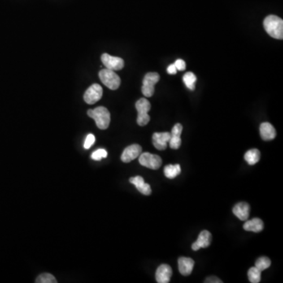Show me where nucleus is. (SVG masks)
<instances>
[{
  "label": "nucleus",
  "mask_w": 283,
  "mask_h": 283,
  "mask_svg": "<svg viewBox=\"0 0 283 283\" xmlns=\"http://www.w3.org/2000/svg\"><path fill=\"white\" fill-rule=\"evenodd\" d=\"M263 27L267 34L272 38L283 40V21L279 17L269 15L263 21Z\"/></svg>",
  "instance_id": "f257e3e1"
},
{
  "label": "nucleus",
  "mask_w": 283,
  "mask_h": 283,
  "mask_svg": "<svg viewBox=\"0 0 283 283\" xmlns=\"http://www.w3.org/2000/svg\"><path fill=\"white\" fill-rule=\"evenodd\" d=\"M88 115L94 119L96 125L99 129H106L110 125V114L106 107L98 106L94 110H89Z\"/></svg>",
  "instance_id": "f03ea898"
},
{
  "label": "nucleus",
  "mask_w": 283,
  "mask_h": 283,
  "mask_svg": "<svg viewBox=\"0 0 283 283\" xmlns=\"http://www.w3.org/2000/svg\"><path fill=\"white\" fill-rule=\"evenodd\" d=\"M99 78L105 86L110 90H117L120 85V78L113 70L104 69L99 72Z\"/></svg>",
  "instance_id": "7ed1b4c3"
},
{
  "label": "nucleus",
  "mask_w": 283,
  "mask_h": 283,
  "mask_svg": "<svg viewBox=\"0 0 283 283\" xmlns=\"http://www.w3.org/2000/svg\"><path fill=\"white\" fill-rule=\"evenodd\" d=\"M136 110L138 111L137 123L140 126H145L150 122V118L148 114L151 105L146 98H140L136 103Z\"/></svg>",
  "instance_id": "20e7f679"
},
{
  "label": "nucleus",
  "mask_w": 283,
  "mask_h": 283,
  "mask_svg": "<svg viewBox=\"0 0 283 283\" xmlns=\"http://www.w3.org/2000/svg\"><path fill=\"white\" fill-rule=\"evenodd\" d=\"M160 76L158 72H148L144 77L142 87V92L144 96L150 98L154 94L156 84L159 81Z\"/></svg>",
  "instance_id": "39448f33"
},
{
  "label": "nucleus",
  "mask_w": 283,
  "mask_h": 283,
  "mask_svg": "<svg viewBox=\"0 0 283 283\" xmlns=\"http://www.w3.org/2000/svg\"><path fill=\"white\" fill-rule=\"evenodd\" d=\"M139 162L141 165L153 170L158 169L162 165V160L161 157L156 154H150V153H143V154H140Z\"/></svg>",
  "instance_id": "423d86ee"
},
{
  "label": "nucleus",
  "mask_w": 283,
  "mask_h": 283,
  "mask_svg": "<svg viewBox=\"0 0 283 283\" xmlns=\"http://www.w3.org/2000/svg\"><path fill=\"white\" fill-rule=\"evenodd\" d=\"M103 90L99 84H92L85 92L84 95V101L88 104L93 105L102 98Z\"/></svg>",
  "instance_id": "0eeeda50"
},
{
  "label": "nucleus",
  "mask_w": 283,
  "mask_h": 283,
  "mask_svg": "<svg viewBox=\"0 0 283 283\" xmlns=\"http://www.w3.org/2000/svg\"><path fill=\"white\" fill-rule=\"evenodd\" d=\"M101 59L104 66H106L108 70L118 71L124 68V62L122 58L114 57L109 54H103Z\"/></svg>",
  "instance_id": "6e6552de"
},
{
  "label": "nucleus",
  "mask_w": 283,
  "mask_h": 283,
  "mask_svg": "<svg viewBox=\"0 0 283 283\" xmlns=\"http://www.w3.org/2000/svg\"><path fill=\"white\" fill-rule=\"evenodd\" d=\"M142 154V147L138 144H133L125 148L121 155V161L124 163H129L140 157Z\"/></svg>",
  "instance_id": "1a4fd4ad"
},
{
  "label": "nucleus",
  "mask_w": 283,
  "mask_h": 283,
  "mask_svg": "<svg viewBox=\"0 0 283 283\" xmlns=\"http://www.w3.org/2000/svg\"><path fill=\"white\" fill-rule=\"evenodd\" d=\"M171 138L169 132H156L153 135V144L158 150H165Z\"/></svg>",
  "instance_id": "9d476101"
},
{
  "label": "nucleus",
  "mask_w": 283,
  "mask_h": 283,
  "mask_svg": "<svg viewBox=\"0 0 283 283\" xmlns=\"http://www.w3.org/2000/svg\"><path fill=\"white\" fill-rule=\"evenodd\" d=\"M212 235L210 232L208 231H202L200 233L198 237H197V241L193 242L191 248L193 251H197L199 250L201 248H207L210 246L211 244Z\"/></svg>",
  "instance_id": "9b49d317"
},
{
  "label": "nucleus",
  "mask_w": 283,
  "mask_h": 283,
  "mask_svg": "<svg viewBox=\"0 0 283 283\" xmlns=\"http://www.w3.org/2000/svg\"><path fill=\"white\" fill-rule=\"evenodd\" d=\"M172 275V267L167 264H162L156 271V280L158 283H168Z\"/></svg>",
  "instance_id": "f8f14e48"
},
{
  "label": "nucleus",
  "mask_w": 283,
  "mask_h": 283,
  "mask_svg": "<svg viewBox=\"0 0 283 283\" xmlns=\"http://www.w3.org/2000/svg\"><path fill=\"white\" fill-rule=\"evenodd\" d=\"M183 132V126L181 124H176L174 126L171 132L169 142L170 147L173 150H177L181 146V134Z\"/></svg>",
  "instance_id": "ddd939ff"
},
{
  "label": "nucleus",
  "mask_w": 283,
  "mask_h": 283,
  "mask_svg": "<svg viewBox=\"0 0 283 283\" xmlns=\"http://www.w3.org/2000/svg\"><path fill=\"white\" fill-rule=\"evenodd\" d=\"M249 210L250 207L249 204L246 202H240L234 207L233 213L241 221H246L249 219Z\"/></svg>",
  "instance_id": "4468645a"
},
{
  "label": "nucleus",
  "mask_w": 283,
  "mask_h": 283,
  "mask_svg": "<svg viewBox=\"0 0 283 283\" xmlns=\"http://www.w3.org/2000/svg\"><path fill=\"white\" fill-rule=\"evenodd\" d=\"M259 133L264 141H271L276 137V131L272 124L268 122L262 123L259 126Z\"/></svg>",
  "instance_id": "2eb2a0df"
},
{
  "label": "nucleus",
  "mask_w": 283,
  "mask_h": 283,
  "mask_svg": "<svg viewBox=\"0 0 283 283\" xmlns=\"http://www.w3.org/2000/svg\"><path fill=\"white\" fill-rule=\"evenodd\" d=\"M129 181L131 184H133L137 188L138 190L140 193H142L144 195H150L151 193L152 190L150 186L145 183L143 178L142 176H138L136 177H132L130 179Z\"/></svg>",
  "instance_id": "dca6fc26"
},
{
  "label": "nucleus",
  "mask_w": 283,
  "mask_h": 283,
  "mask_svg": "<svg viewBox=\"0 0 283 283\" xmlns=\"http://www.w3.org/2000/svg\"><path fill=\"white\" fill-rule=\"evenodd\" d=\"M178 266H179V271L180 274L184 276H188L190 275L193 271L194 261L191 258H180L178 259Z\"/></svg>",
  "instance_id": "f3484780"
},
{
  "label": "nucleus",
  "mask_w": 283,
  "mask_h": 283,
  "mask_svg": "<svg viewBox=\"0 0 283 283\" xmlns=\"http://www.w3.org/2000/svg\"><path fill=\"white\" fill-rule=\"evenodd\" d=\"M263 222L259 218H253L250 220H247L244 224L243 228L246 232H253L259 233L263 229Z\"/></svg>",
  "instance_id": "a211bd4d"
},
{
  "label": "nucleus",
  "mask_w": 283,
  "mask_h": 283,
  "mask_svg": "<svg viewBox=\"0 0 283 283\" xmlns=\"http://www.w3.org/2000/svg\"><path fill=\"white\" fill-rule=\"evenodd\" d=\"M164 172H165V176L167 179L172 180L180 175L181 172V167L180 165H168L165 167Z\"/></svg>",
  "instance_id": "6ab92c4d"
},
{
  "label": "nucleus",
  "mask_w": 283,
  "mask_h": 283,
  "mask_svg": "<svg viewBox=\"0 0 283 283\" xmlns=\"http://www.w3.org/2000/svg\"><path fill=\"white\" fill-rule=\"evenodd\" d=\"M260 158V152L258 149L248 150L245 154V160L249 165H254L258 163Z\"/></svg>",
  "instance_id": "aec40b11"
},
{
  "label": "nucleus",
  "mask_w": 283,
  "mask_h": 283,
  "mask_svg": "<svg viewBox=\"0 0 283 283\" xmlns=\"http://www.w3.org/2000/svg\"><path fill=\"white\" fill-rule=\"evenodd\" d=\"M197 81V77L192 72H188L184 76V82L186 87L190 91H194L195 89V83Z\"/></svg>",
  "instance_id": "412c9836"
},
{
  "label": "nucleus",
  "mask_w": 283,
  "mask_h": 283,
  "mask_svg": "<svg viewBox=\"0 0 283 283\" xmlns=\"http://www.w3.org/2000/svg\"><path fill=\"white\" fill-rule=\"evenodd\" d=\"M248 278L250 283H259L261 280V271H259L256 267H251L248 271Z\"/></svg>",
  "instance_id": "4be33fe9"
},
{
  "label": "nucleus",
  "mask_w": 283,
  "mask_h": 283,
  "mask_svg": "<svg viewBox=\"0 0 283 283\" xmlns=\"http://www.w3.org/2000/svg\"><path fill=\"white\" fill-rule=\"evenodd\" d=\"M271 259L266 257H261L258 258L255 263V267L259 270V271H263L267 269L271 266Z\"/></svg>",
  "instance_id": "5701e85b"
},
{
  "label": "nucleus",
  "mask_w": 283,
  "mask_h": 283,
  "mask_svg": "<svg viewBox=\"0 0 283 283\" xmlns=\"http://www.w3.org/2000/svg\"><path fill=\"white\" fill-rule=\"evenodd\" d=\"M36 283H57L55 277L51 274L44 273L42 275H39L37 279H36Z\"/></svg>",
  "instance_id": "b1692460"
},
{
  "label": "nucleus",
  "mask_w": 283,
  "mask_h": 283,
  "mask_svg": "<svg viewBox=\"0 0 283 283\" xmlns=\"http://www.w3.org/2000/svg\"><path fill=\"white\" fill-rule=\"evenodd\" d=\"M107 151L106 150L99 149V150H96L92 154V158L94 161H100L102 158H106L107 157Z\"/></svg>",
  "instance_id": "393cba45"
},
{
  "label": "nucleus",
  "mask_w": 283,
  "mask_h": 283,
  "mask_svg": "<svg viewBox=\"0 0 283 283\" xmlns=\"http://www.w3.org/2000/svg\"><path fill=\"white\" fill-rule=\"evenodd\" d=\"M94 142H95V137H94V135L89 134V135L87 136L85 142H84V147L87 149V150L90 149L92 145L94 143Z\"/></svg>",
  "instance_id": "a878e982"
},
{
  "label": "nucleus",
  "mask_w": 283,
  "mask_h": 283,
  "mask_svg": "<svg viewBox=\"0 0 283 283\" xmlns=\"http://www.w3.org/2000/svg\"><path fill=\"white\" fill-rule=\"evenodd\" d=\"M175 66H176V70H179V71H184L186 70V62L182 59H178L175 62Z\"/></svg>",
  "instance_id": "bb28decb"
},
{
  "label": "nucleus",
  "mask_w": 283,
  "mask_h": 283,
  "mask_svg": "<svg viewBox=\"0 0 283 283\" xmlns=\"http://www.w3.org/2000/svg\"><path fill=\"white\" fill-rule=\"evenodd\" d=\"M178 70H176V66L175 65L172 64L170 65L167 69V72L168 74H171V75H174V74H176Z\"/></svg>",
  "instance_id": "cd10ccee"
},
{
  "label": "nucleus",
  "mask_w": 283,
  "mask_h": 283,
  "mask_svg": "<svg viewBox=\"0 0 283 283\" xmlns=\"http://www.w3.org/2000/svg\"><path fill=\"white\" fill-rule=\"evenodd\" d=\"M206 283H222L223 282L220 280V279H218V278L214 277H210L208 278L206 280Z\"/></svg>",
  "instance_id": "c85d7f7f"
}]
</instances>
